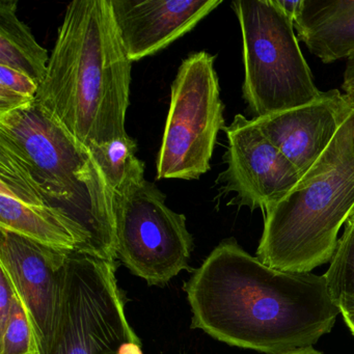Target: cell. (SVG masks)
Listing matches in <instances>:
<instances>
[{"mask_svg": "<svg viewBox=\"0 0 354 354\" xmlns=\"http://www.w3.org/2000/svg\"><path fill=\"white\" fill-rule=\"evenodd\" d=\"M342 90L346 98L354 106V53L347 59Z\"/></svg>", "mask_w": 354, "mask_h": 354, "instance_id": "21", "label": "cell"}, {"mask_svg": "<svg viewBox=\"0 0 354 354\" xmlns=\"http://www.w3.org/2000/svg\"><path fill=\"white\" fill-rule=\"evenodd\" d=\"M215 57L207 51L182 61L157 156V180H198L210 169L219 131L225 128Z\"/></svg>", "mask_w": 354, "mask_h": 354, "instance_id": "8", "label": "cell"}, {"mask_svg": "<svg viewBox=\"0 0 354 354\" xmlns=\"http://www.w3.org/2000/svg\"><path fill=\"white\" fill-rule=\"evenodd\" d=\"M128 59L140 61L194 30L221 0H111Z\"/></svg>", "mask_w": 354, "mask_h": 354, "instance_id": "12", "label": "cell"}, {"mask_svg": "<svg viewBox=\"0 0 354 354\" xmlns=\"http://www.w3.org/2000/svg\"><path fill=\"white\" fill-rule=\"evenodd\" d=\"M353 109L345 95L330 90L308 104L252 120L302 177L328 148Z\"/></svg>", "mask_w": 354, "mask_h": 354, "instance_id": "13", "label": "cell"}, {"mask_svg": "<svg viewBox=\"0 0 354 354\" xmlns=\"http://www.w3.org/2000/svg\"><path fill=\"white\" fill-rule=\"evenodd\" d=\"M337 306H339V313L343 316L346 325L354 335V297L344 296L337 302Z\"/></svg>", "mask_w": 354, "mask_h": 354, "instance_id": "22", "label": "cell"}, {"mask_svg": "<svg viewBox=\"0 0 354 354\" xmlns=\"http://www.w3.org/2000/svg\"><path fill=\"white\" fill-rule=\"evenodd\" d=\"M0 354H41L34 325L19 295L7 326L0 331Z\"/></svg>", "mask_w": 354, "mask_h": 354, "instance_id": "18", "label": "cell"}, {"mask_svg": "<svg viewBox=\"0 0 354 354\" xmlns=\"http://www.w3.org/2000/svg\"><path fill=\"white\" fill-rule=\"evenodd\" d=\"M323 277L337 304L344 296L354 297V223H346L330 266Z\"/></svg>", "mask_w": 354, "mask_h": 354, "instance_id": "17", "label": "cell"}, {"mask_svg": "<svg viewBox=\"0 0 354 354\" xmlns=\"http://www.w3.org/2000/svg\"><path fill=\"white\" fill-rule=\"evenodd\" d=\"M243 40V99L254 119L296 109L320 96L300 50L294 21L277 0L232 3Z\"/></svg>", "mask_w": 354, "mask_h": 354, "instance_id": "5", "label": "cell"}, {"mask_svg": "<svg viewBox=\"0 0 354 354\" xmlns=\"http://www.w3.org/2000/svg\"><path fill=\"white\" fill-rule=\"evenodd\" d=\"M131 70L111 0H75L36 101L88 148L126 138Z\"/></svg>", "mask_w": 354, "mask_h": 354, "instance_id": "2", "label": "cell"}, {"mask_svg": "<svg viewBox=\"0 0 354 354\" xmlns=\"http://www.w3.org/2000/svg\"><path fill=\"white\" fill-rule=\"evenodd\" d=\"M300 3L301 0H294V1H287V0H277L279 7L283 10L286 15L289 16L292 20L295 19L297 15L298 10H299Z\"/></svg>", "mask_w": 354, "mask_h": 354, "instance_id": "23", "label": "cell"}, {"mask_svg": "<svg viewBox=\"0 0 354 354\" xmlns=\"http://www.w3.org/2000/svg\"><path fill=\"white\" fill-rule=\"evenodd\" d=\"M0 145L17 157L51 208L84 238L86 254L115 264L113 192L88 147L37 101L0 115Z\"/></svg>", "mask_w": 354, "mask_h": 354, "instance_id": "3", "label": "cell"}, {"mask_svg": "<svg viewBox=\"0 0 354 354\" xmlns=\"http://www.w3.org/2000/svg\"><path fill=\"white\" fill-rule=\"evenodd\" d=\"M18 293L5 269L0 267V331L7 326Z\"/></svg>", "mask_w": 354, "mask_h": 354, "instance_id": "20", "label": "cell"}, {"mask_svg": "<svg viewBox=\"0 0 354 354\" xmlns=\"http://www.w3.org/2000/svg\"><path fill=\"white\" fill-rule=\"evenodd\" d=\"M17 9L15 0L0 1V66L26 74L40 86L50 57L19 19Z\"/></svg>", "mask_w": 354, "mask_h": 354, "instance_id": "15", "label": "cell"}, {"mask_svg": "<svg viewBox=\"0 0 354 354\" xmlns=\"http://www.w3.org/2000/svg\"><path fill=\"white\" fill-rule=\"evenodd\" d=\"M347 223H354V209L350 214L349 218H348Z\"/></svg>", "mask_w": 354, "mask_h": 354, "instance_id": "25", "label": "cell"}, {"mask_svg": "<svg viewBox=\"0 0 354 354\" xmlns=\"http://www.w3.org/2000/svg\"><path fill=\"white\" fill-rule=\"evenodd\" d=\"M353 209L354 109L295 188L265 213L257 258L277 270L312 272L333 260Z\"/></svg>", "mask_w": 354, "mask_h": 354, "instance_id": "4", "label": "cell"}, {"mask_svg": "<svg viewBox=\"0 0 354 354\" xmlns=\"http://www.w3.org/2000/svg\"><path fill=\"white\" fill-rule=\"evenodd\" d=\"M88 149L113 192L121 189L132 174L145 169V163L136 157L138 144L129 136Z\"/></svg>", "mask_w": 354, "mask_h": 354, "instance_id": "16", "label": "cell"}, {"mask_svg": "<svg viewBox=\"0 0 354 354\" xmlns=\"http://www.w3.org/2000/svg\"><path fill=\"white\" fill-rule=\"evenodd\" d=\"M0 229L69 252H86L75 227L45 200L17 157L0 145Z\"/></svg>", "mask_w": 354, "mask_h": 354, "instance_id": "11", "label": "cell"}, {"mask_svg": "<svg viewBox=\"0 0 354 354\" xmlns=\"http://www.w3.org/2000/svg\"><path fill=\"white\" fill-rule=\"evenodd\" d=\"M279 354H323L322 352L315 349L313 346H306V347L295 348V349L288 350V351L281 352Z\"/></svg>", "mask_w": 354, "mask_h": 354, "instance_id": "24", "label": "cell"}, {"mask_svg": "<svg viewBox=\"0 0 354 354\" xmlns=\"http://www.w3.org/2000/svg\"><path fill=\"white\" fill-rule=\"evenodd\" d=\"M113 218L118 259L149 286L163 287L182 270L194 272L185 215L169 208L165 194L145 179V169L113 192Z\"/></svg>", "mask_w": 354, "mask_h": 354, "instance_id": "7", "label": "cell"}, {"mask_svg": "<svg viewBox=\"0 0 354 354\" xmlns=\"http://www.w3.org/2000/svg\"><path fill=\"white\" fill-rule=\"evenodd\" d=\"M183 289L192 328L267 354L314 345L341 314L323 275L271 268L234 238L210 252Z\"/></svg>", "mask_w": 354, "mask_h": 354, "instance_id": "1", "label": "cell"}, {"mask_svg": "<svg viewBox=\"0 0 354 354\" xmlns=\"http://www.w3.org/2000/svg\"><path fill=\"white\" fill-rule=\"evenodd\" d=\"M47 354H142L126 317L115 264L69 252L59 321Z\"/></svg>", "mask_w": 354, "mask_h": 354, "instance_id": "6", "label": "cell"}, {"mask_svg": "<svg viewBox=\"0 0 354 354\" xmlns=\"http://www.w3.org/2000/svg\"><path fill=\"white\" fill-rule=\"evenodd\" d=\"M69 250L0 229V267L28 310L41 354H47L59 321Z\"/></svg>", "mask_w": 354, "mask_h": 354, "instance_id": "10", "label": "cell"}, {"mask_svg": "<svg viewBox=\"0 0 354 354\" xmlns=\"http://www.w3.org/2000/svg\"><path fill=\"white\" fill-rule=\"evenodd\" d=\"M39 86L34 80L6 66H0V115L28 106L36 101Z\"/></svg>", "mask_w": 354, "mask_h": 354, "instance_id": "19", "label": "cell"}, {"mask_svg": "<svg viewBox=\"0 0 354 354\" xmlns=\"http://www.w3.org/2000/svg\"><path fill=\"white\" fill-rule=\"evenodd\" d=\"M223 130L227 148L223 155L227 169L219 177L221 190L236 194L227 205L261 209L265 214L295 188L301 176L254 120L236 115Z\"/></svg>", "mask_w": 354, "mask_h": 354, "instance_id": "9", "label": "cell"}, {"mask_svg": "<svg viewBox=\"0 0 354 354\" xmlns=\"http://www.w3.org/2000/svg\"><path fill=\"white\" fill-rule=\"evenodd\" d=\"M294 28L324 64L354 53V0H301Z\"/></svg>", "mask_w": 354, "mask_h": 354, "instance_id": "14", "label": "cell"}]
</instances>
